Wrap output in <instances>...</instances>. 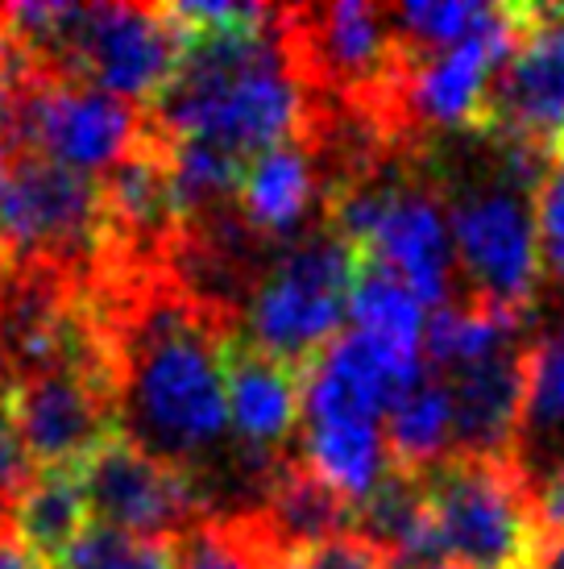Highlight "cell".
Segmentation results:
<instances>
[{
  "label": "cell",
  "instance_id": "cell-1",
  "mask_svg": "<svg viewBox=\"0 0 564 569\" xmlns=\"http://www.w3.org/2000/svg\"><path fill=\"white\" fill-rule=\"evenodd\" d=\"M92 291L109 337L117 437L188 478L208 516L258 507L224 403L233 317L200 300L171 270V258L158 267L95 270Z\"/></svg>",
  "mask_w": 564,
  "mask_h": 569
},
{
  "label": "cell",
  "instance_id": "cell-2",
  "mask_svg": "<svg viewBox=\"0 0 564 569\" xmlns=\"http://www.w3.org/2000/svg\"><path fill=\"white\" fill-rule=\"evenodd\" d=\"M315 96L286 47L279 9L266 26L236 33H195L174 80L145 109L158 138H191L250 162L308 133Z\"/></svg>",
  "mask_w": 564,
  "mask_h": 569
},
{
  "label": "cell",
  "instance_id": "cell-3",
  "mask_svg": "<svg viewBox=\"0 0 564 569\" xmlns=\"http://www.w3.org/2000/svg\"><path fill=\"white\" fill-rule=\"evenodd\" d=\"M486 146L482 167L465 171V179L449 171L436 150L456 262L453 300L535 317V303L544 296V274L535 246L532 191L544 179L548 162L511 146Z\"/></svg>",
  "mask_w": 564,
  "mask_h": 569
},
{
  "label": "cell",
  "instance_id": "cell-4",
  "mask_svg": "<svg viewBox=\"0 0 564 569\" xmlns=\"http://www.w3.org/2000/svg\"><path fill=\"white\" fill-rule=\"evenodd\" d=\"M357 250L329 221L291 246L270 250L236 308V337L262 353L308 370L349 317Z\"/></svg>",
  "mask_w": 564,
  "mask_h": 569
},
{
  "label": "cell",
  "instance_id": "cell-5",
  "mask_svg": "<svg viewBox=\"0 0 564 569\" xmlns=\"http://www.w3.org/2000/svg\"><path fill=\"white\" fill-rule=\"evenodd\" d=\"M440 561L461 569H523L540 532L532 482L515 458L453 453L420 475Z\"/></svg>",
  "mask_w": 564,
  "mask_h": 569
},
{
  "label": "cell",
  "instance_id": "cell-6",
  "mask_svg": "<svg viewBox=\"0 0 564 569\" xmlns=\"http://www.w3.org/2000/svg\"><path fill=\"white\" fill-rule=\"evenodd\" d=\"M279 21L315 104L365 117L377 129L403 63V47L391 30L386 4H282Z\"/></svg>",
  "mask_w": 564,
  "mask_h": 569
},
{
  "label": "cell",
  "instance_id": "cell-7",
  "mask_svg": "<svg viewBox=\"0 0 564 569\" xmlns=\"http://www.w3.org/2000/svg\"><path fill=\"white\" fill-rule=\"evenodd\" d=\"M0 126L21 150L100 179L141 142L145 112L92 83L21 76L0 112Z\"/></svg>",
  "mask_w": 564,
  "mask_h": 569
},
{
  "label": "cell",
  "instance_id": "cell-8",
  "mask_svg": "<svg viewBox=\"0 0 564 569\" xmlns=\"http://www.w3.org/2000/svg\"><path fill=\"white\" fill-rule=\"evenodd\" d=\"M0 241L9 258H38L75 274H95L104 250L100 183L13 142L0 183Z\"/></svg>",
  "mask_w": 564,
  "mask_h": 569
},
{
  "label": "cell",
  "instance_id": "cell-9",
  "mask_svg": "<svg viewBox=\"0 0 564 569\" xmlns=\"http://www.w3.org/2000/svg\"><path fill=\"white\" fill-rule=\"evenodd\" d=\"M473 138L556 162L564 146V4H527Z\"/></svg>",
  "mask_w": 564,
  "mask_h": 569
},
{
  "label": "cell",
  "instance_id": "cell-10",
  "mask_svg": "<svg viewBox=\"0 0 564 569\" xmlns=\"http://www.w3.org/2000/svg\"><path fill=\"white\" fill-rule=\"evenodd\" d=\"M83 499L92 523L117 528L138 540H174L188 532L191 523L208 516L200 490L191 487L171 466L141 453L125 437H109L92 458L79 466Z\"/></svg>",
  "mask_w": 564,
  "mask_h": 569
},
{
  "label": "cell",
  "instance_id": "cell-11",
  "mask_svg": "<svg viewBox=\"0 0 564 569\" xmlns=\"http://www.w3.org/2000/svg\"><path fill=\"white\" fill-rule=\"evenodd\" d=\"M224 403L236 461L262 503L270 478L295 453L303 428V370L233 337L224 349Z\"/></svg>",
  "mask_w": 564,
  "mask_h": 569
},
{
  "label": "cell",
  "instance_id": "cell-12",
  "mask_svg": "<svg viewBox=\"0 0 564 569\" xmlns=\"http://www.w3.org/2000/svg\"><path fill=\"white\" fill-rule=\"evenodd\" d=\"M9 408L33 470H79L100 445L117 437L109 387L71 366L13 379Z\"/></svg>",
  "mask_w": 564,
  "mask_h": 569
},
{
  "label": "cell",
  "instance_id": "cell-13",
  "mask_svg": "<svg viewBox=\"0 0 564 569\" xmlns=\"http://www.w3.org/2000/svg\"><path fill=\"white\" fill-rule=\"evenodd\" d=\"M332 183V162L308 126V133L245 162L236 188V221L266 250L291 246L295 238L312 233L315 224L329 221Z\"/></svg>",
  "mask_w": 564,
  "mask_h": 569
},
{
  "label": "cell",
  "instance_id": "cell-14",
  "mask_svg": "<svg viewBox=\"0 0 564 569\" xmlns=\"http://www.w3.org/2000/svg\"><path fill=\"white\" fill-rule=\"evenodd\" d=\"M423 353H399L361 337L336 332L303 370V420H374L420 379Z\"/></svg>",
  "mask_w": 564,
  "mask_h": 569
},
{
  "label": "cell",
  "instance_id": "cell-15",
  "mask_svg": "<svg viewBox=\"0 0 564 569\" xmlns=\"http://www.w3.org/2000/svg\"><path fill=\"white\" fill-rule=\"evenodd\" d=\"M515 461L532 490L564 466V296H540L523 349Z\"/></svg>",
  "mask_w": 564,
  "mask_h": 569
},
{
  "label": "cell",
  "instance_id": "cell-16",
  "mask_svg": "<svg viewBox=\"0 0 564 569\" xmlns=\"http://www.w3.org/2000/svg\"><path fill=\"white\" fill-rule=\"evenodd\" d=\"M523 349H527V341L449 379V391H453V453L515 458L518 411H523Z\"/></svg>",
  "mask_w": 564,
  "mask_h": 569
},
{
  "label": "cell",
  "instance_id": "cell-17",
  "mask_svg": "<svg viewBox=\"0 0 564 569\" xmlns=\"http://www.w3.org/2000/svg\"><path fill=\"white\" fill-rule=\"evenodd\" d=\"M295 453L357 511L391 475L382 425L374 420H303Z\"/></svg>",
  "mask_w": 564,
  "mask_h": 569
},
{
  "label": "cell",
  "instance_id": "cell-18",
  "mask_svg": "<svg viewBox=\"0 0 564 569\" xmlns=\"http://www.w3.org/2000/svg\"><path fill=\"white\" fill-rule=\"evenodd\" d=\"M382 441L391 470L420 478L453 458V391L449 379L423 366L420 379L394 399L382 416Z\"/></svg>",
  "mask_w": 564,
  "mask_h": 569
},
{
  "label": "cell",
  "instance_id": "cell-19",
  "mask_svg": "<svg viewBox=\"0 0 564 569\" xmlns=\"http://www.w3.org/2000/svg\"><path fill=\"white\" fill-rule=\"evenodd\" d=\"M258 511L270 523V532H274V540L282 545L286 557L295 553V549H303V545L332 537V532H345L357 520V511L324 478L315 475L299 453H291L274 470Z\"/></svg>",
  "mask_w": 564,
  "mask_h": 569
},
{
  "label": "cell",
  "instance_id": "cell-20",
  "mask_svg": "<svg viewBox=\"0 0 564 569\" xmlns=\"http://www.w3.org/2000/svg\"><path fill=\"white\" fill-rule=\"evenodd\" d=\"M17 540L30 549L47 569H59L71 545L83 537V528L92 523L88 516V499H83V482L79 470H38L26 495L17 499L13 516Z\"/></svg>",
  "mask_w": 564,
  "mask_h": 569
},
{
  "label": "cell",
  "instance_id": "cell-21",
  "mask_svg": "<svg viewBox=\"0 0 564 569\" xmlns=\"http://www.w3.org/2000/svg\"><path fill=\"white\" fill-rule=\"evenodd\" d=\"M349 320L353 332L399 353H423V303L394 270L357 253V274L349 287Z\"/></svg>",
  "mask_w": 564,
  "mask_h": 569
},
{
  "label": "cell",
  "instance_id": "cell-22",
  "mask_svg": "<svg viewBox=\"0 0 564 569\" xmlns=\"http://www.w3.org/2000/svg\"><path fill=\"white\" fill-rule=\"evenodd\" d=\"M286 553L262 511L204 516L174 540V569H282Z\"/></svg>",
  "mask_w": 564,
  "mask_h": 569
},
{
  "label": "cell",
  "instance_id": "cell-23",
  "mask_svg": "<svg viewBox=\"0 0 564 569\" xmlns=\"http://www.w3.org/2000/svg\"><path fill=\"white\" fill-rule=\"evenodd\" d=\"M506 4H482V0H432V4H386L391 30L407 54H432V50L456 47L473 33L490 30Z\"/></svg>",
  "mask_w": 564,
  "mask_h": 569
},
{
  "label": "cell",
  "instance_id": "cell-24",
  "mask_svg": "<svg viewBox=\"0 0 564 569\" xmlns=\"http://www.w3.org/2000/svg\"><path fill=\"white\" fill-rule=\"evenodd\" d=\"M59 569H174V545L138 540L104 523H88Z\"/></svg>",
  "mask_w": 564,
  "mask_h": 569
},
{
  "label": "cell",
  "instance_id": "cell-25",
  "mask_svg": "<svg viewBox=\"0 0 564 569\" xmlns=\"http://www.w3.org/2000/svg\"><path fill=\"white\" fill-rule=\"evenodd\" d=\"M532 212L544 296H564V162H552L544 179L535 183Z\"/></svg>",
  "mask_w": 564,
  "mask_h": 569
},
{
  "label": "cell",
  "instance_id": "cell-26",
  "mask_svg": "<svg viewBox=\"0 0 564 569\" xmlns=\"http://www.w3.org/2000/svg\"><path fill=\"white\" fill-rule=\"evenodd\" d=\"M391 557L377 549L374 540L357 532V528H345V532H332V537L315 540V545H303L286 557L282 569H386Z\"/></svg>",
  "mask_w": 564,
  "mask_h": 569
},
{
  "label": "cell",
  "instance_id": "cell-27",
  "mask_svg": "<svg viewBox=\"0 0 564 569\" xmlns=\"http://www.w3.org/2000/svg\"><path fill=\"white\" fill-rule=\"evenodd\" d=\"M33 461L21 445V432L13 425V408H9V382L0 379V520L13 516L17 499L26 495L33 482Z\"/></svg>",
  "mask_w": 564,
  "mask_h": 569
},
{
  "label": "cell",
  "instance_id": "cell-28",
  "mask_svg": "<svg viewBox=\"0 0 564 569\" xmlns=\"http://www.w3.org/2000/svg\"><path fill=\"white\" fill-rule=\"evenodd\" d=\"M523 569H564V528H540Z\"/></svg>",
  "mask_w": 564,
  "mask_h": 569
},
{
  "label": "cell",
  "instance_id": "cell-29",
  "mask_svg": "<svg viewBox=\"0 0 564 569\" xmlns=\"http://www.w3.org/2000/svg\"><path fill=\"white\" fill-rule=\"evenodd\" d=\"M17 80H21V54H17L13 38H9V26H4V17H0V112L9 104Z\"/></svg>",
  "mask_w": 564,
  "mask_h": 569
},
{
  "label": "cell",
  "instance_id": "cell-30",
  "mask_svg": "<svg viewBox=\"0 0 564 569\" xmlns=\"http://www.w3.org/2000/svg\"><path fill=\"white\" fill-rule=\"evenodd\" d=\"M0 569H47L21 540H17L9 520H0Z\"/></svg>",
  "mask_w": 564,
  "mask_h": 569
},
{
  "label": "cell",
  "instance_id": "cell-31",
  "mask_svg": "<svg viewBox=\"0 0 564 569\" xmlns=\"http://www.w3.org/2000/svg\"><path fill=\"white\" fill-rule=\"evenodd\" d=\"M9 270V250H4V241H0V274Z\"/></svg>",
  "mask_w": 564,
  "mask_h": 569
},
{
  "label": "cell",
  "instance_id": "cell-32",
  "mask_svg": "<svg viewBox=\"0 0 564 569\" xmlns=\"http://www.w3.org/2000/svg\"><path fill=\"white\" fill-rule=\"evenodd\" d=\"M423 569H461V566H453V561H436V566H423Z\"/></svg>",
  "mask_w": 564,
  "mask_h": 569
},
{
  "label": "cell",
  "instance_id": "cell-33",
  "mask_svg": "<svg viewBox=\"0 0 564 569\" xmlns=\"http://www.w3.org/2000/svg\"><path fill=\"white\" fill-rule=\"evenodd\" d=\"M386 569H407V566H399V561H391V566H386Z\"/></svg>",
  "mask_w": 564,
  "mask_h": 569
},
{
  "label": "cell",
  "instance_id": "cell-34",
  "mask_svg": "<svg viewBox=\"0 0 564 569\" xmlns=\"http://www.w3.org/2000/svg\"><path fill=\"white\" fill-rule=\"evenodd\" d=\"M556 162H564V146H561V154H556Z\"/></svg>",
  "mask_w": 564,
  "mask_h": 569
}]
</instances>
